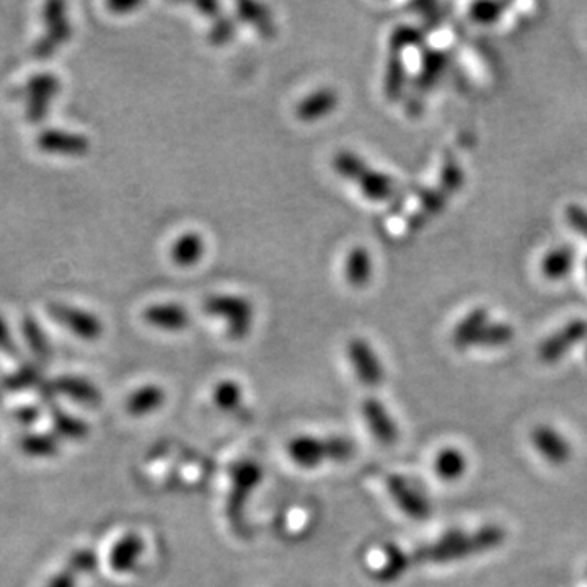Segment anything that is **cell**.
Returning a JSON list of instances; mask_svg holds the SVG:
<instances>
[{
    "instance_id": "obj_1",
    "label": "cell",
    "mask_w": 587,
    "mask_h": 587,
    "mask_svg": "<svg viewBox=\"0 0 587 587\" xmlns=\"http://www.w3.org/2000/svg\"><path fill=\"white\" fill-rule=\"evenodd\" d=\"M506 539V532L499 526H485L472 534L462 530H451L442 535L441 539L416 550L413 560L416 563H451L454 560L473 557L480 553L490 552L499 547Z\"/></svg>"
},
{
    "instance_id": "obj_2",
    "label": "cell",
    "mask_w": 587,
    "mask_h": 587,
    "mask_svg": "<svg viewBox=\"0 0 587 587\" xmlns=\"http://www.w3.org/2000/svg\"><path fill=\"white\" fill-rule=\"evenodd\" d=\"M465 183V172L455 155L442 160L441 172L436 185L424 188L418 196V206L407 219L408 232H418L429 221L439 216L449 201L457 195Z\"/></svg>"
},
{
    "instance_id": "obj_3",
    "label": "cell",
    "mask_w": 587,
    "mask_h": 587,
    "mask_svg": "<svg viewBox=\"0 0 587 587\" xmlns=\"http://www.w3.org/2000/svg\"><path fill=\"white\" fill-rule=\"evenodd\" d=\"M514 328L509 323L491 320L485 307L470 310L452 330L451 340L455 348H499L514 340Z\"/></svg>"
},
{
    "instance_id": "obj_4",
    "label": "cell",
    "mask_w": 587,
    "mask_h": 587,
    "mask_svg": "<svg viewBox=\"0 0 587 587\" xmlns=\"http://www.w3.org/2000/svg\"><path fill=\"white\" fill-rule=\"evenodd\" d=\"M336 173L346 180L354 181L362 191V195L376 203H392L397 198L398 186L389 175L374 170L359 157L349 151H341L333 159Z\"/></svg>"
},
{
    "instance_id": "obj_5",
    "label": "cell",
    "mask_w": 587,
    "mask_h": 587,
    "mask_svg": "<svg viewBox=\"0 0 587 587\" xmlns=\"http://www.w3.org/2000/svg\"><path fill=\"white\" fill-rule=\"evenodd\" d=\"M291 459L301 467H317L323 462H346L353 459L356 446L346 437L299 436L287 446Z\"/></svg>"
},
{
    "instance_id": "obj_6",
    "label": "cell",
    "mask_w": 587,
    "mask_h": 587,
    "mask_svg": "<svg viewBox=\"0 0 587 587\" xmlns=\"http://www.w3.org/2000/svg\"><path fill=\"white\" fill-rule=\"evenodd\" d=\"M263 478V468L255 460H242L230 472V491L227 498V517L235 529L245 524L248 499Z\"/></svg>"
},
{
    "instance_id": "obj_7",
    "label": "cell",
    "mask_w": 587,
    "mask_h": 587,
    "mask_svg": "<svg viewBox=\"0 0 587 587\" xmlns=\"http://www.w3.org/2000/svg\"><path fill=\"white\" fill-rule=\"evenodd\" d=\"M204 312L212 317L224 318L227 332L235 340H242L252 330L253 305L245 297L216 294L204 301Z\"/></svg>"
},
{
    "instance_id": "obj_8",
    "label": "cell",
    "mask_w": 587,
    "mask_h": 587,
    "mask_svg": "<svg viewBox=\"0 0 587 587\" xmlns=\"http://www.w3.org/2000/svg\"><path fill=\"white\" fill-rule=\"evenodd\" d=\"M46 33L35 46L36 58L48 59L56 54L62 45H66L72 35L71 22L67 18L66 5L51 2L45 7Z\"/></svg>"
},
{
    "instance_id": "obj_9",
    "label": "cell",
    "mask_w": 587,
    "mask_h": 587,
    "mask_svg": "<svg viewBox=\"0 0 587 587\" xmlns=\"http://www.w3.org/2000/svg\"><path fill=\"white\" fill-rule=\"evenodd\" d=\"M446 67L447 56L444 51L431 49L428 53L423 54L420 74L416 76L415 82L411 85L410 98H408V111H410L411 115L420 113L424 98L434 89V85L439 82L442 74L446 71Z\"/></svg>"
},
{
    "instance_id": "obj_10",
    "label": "cell",
    "mask_w": 587,
    "mask_h": 587,
    "mask_svg": "<svg viewBox=\"0 0 587 587\" xmlns=\"http://www.w3.org/2000/svg\"><path fill=\"white\" fill-rule=\"evenodd\" d=\"M387 490L403 514L411 519L424 521L431 514V503L418 486L402 477V475H390L387 478Z\"/></svg>"
},
{
    "instance_id": "obj_11",
    "label": "cell",
    "mask_w": 587,
    "mask_h": 587,
    "mask_svg": "<svg viewBox=\"0 0 587 587\" xmlns=\"http://www.w3.org/2000/svg\"><path fill=\"white\" fill-rule=\"evenodd\" d=\"M587 322L583 318H574L565 327L548 336L539 346L540 361L553 364L568 354L571 348L586 340Z\"/></svg>"
},
{
    "instance_id": "obj_12",
    "label": "cell",
    "mask_w": 587,
    "mask_h": 587,
    "mask_svg": "<svg viewBox=\"0 0 587 587\" xmlns=\"http://www.w3.org/2000/svg\"><path fill=\"white\" fill-rule=\"evenodd\" d=\"M348 358L353 364L354 372L361 380V384L371 387V389L382 385L385 379L384 366H382L376 351L366 340L354 338L349 341Z\"/></svg>"
},
{
    "instance_id": "obj_13",
    "label": "cell",
    "mask_w": 587,
    "mask_h": 587,
    "mask_svg": "<svg viewBox=\"0 0 587 587\" xmlns=\"http://www.w3.org/2000/svg\"><path fill=\"white\" fill-rule=\"evenodd\" d=\"M58 77L49 72H41L28 80L27 87V115L33 123H40L45 120L49 105L59 93Z\"/></svg>"
},
{
    "instance_id": "obj_14",
    "label": "cell",
    "mask_w": 587,
    "mask_h": 587,
    "mask_svg": "<svg viewBox=\"0 0 587 587\" xmlns=\"http://www.w3.org/2000/svg\"><path fill=\"white\" fill-rule=\"evenodd\" d=\"M49 315L56 318L64 328L71 330L74 335L80 336L87 341H95L102 336L103 325L100 318L90 314L87 310L77 309L72 305L51 304Z\"/></svg>"
},
{
    "instance_id": "obj_15",
    "label": "cell",
    "mask_w": 587,
    "mask_h": 587,
    "mask_svg": "<svg viewBox=\"0 0 587 587\" xmlns=\"http://www.w3.org/2000/svg\"><path fill=\"white\" fill-rule=\"evenodd\" d=\"M362 416L371 429L372 436L384 446H393L398 441V426L384 403L377 398H366L362 402Z\"/></svg>"
},
{
    "instance_id": "obj_16",
    "label": "cell",
    "mask_w": 587,
    "mask_h": 587,
    "mask_svg": "<svg viewBox=\"0 0 587 587\" xmlns=\"http://www.w3.org/2000/svg\"><path fill=\"white\" fill-rule=\"evenodd\" d=\"M41 151L48 154L72 155L80 157L90 151V141L82 134L69 133L61 129H46L36 139Z\"/></svg>"
},
{
    "instance_id": "obj_17",
    "label": "cell",
    "mask_w": 587,
    "mask_h": 587,
    "mask_svg": "<svg viewBox=\"0 0 587 587\" xmlns=\"http://www.w3.org/2000/svg\"><path fill=\"white\" fill-rule=\"evenodd\" d=\"M532 444L539 451L543 459L553 465H563L571 459L570 442L566 441L563 434L550 426H537L532 431Z\"/></svg>"
},
{
    "instance_id": "obj_18",
    "label": "cell",
    "mask_w": 587,
    "mask_h": 587,
    "mask_svg": "<svg viewBox=\"0 0 587 587\" xmlns=\"http://www.w3.org/2000/svg\"><path fill=\"white\" fill-rule=\"evenodd\" d=\"M144 318L152 327L165 332H181L190 325V314L178 304H155L144 310Z\"/></svg>"
},
{
    "instance_id": "obj_19",
    "label": "cell",
    "mask_w": 587,
    "mask_h": 587,
    "mask_svg": "<svg viewBox=\"0 0 587 587\" xmlns=\"http://www.w3.org/2000/svg\"><path fill=\"white\" fill-rule=\"evenodd\" d=\"M53 387L56 395H66L74 402L84 403L87 407H97L98 403L102 402L100 390L84 377H58L53 380Z\"/></svg>"
},
{
    "instance_id": "obj_20",
    "label": "cell",
    "mask_w": 587,
    "mask_h": 587,
    "mask_svg": "<svg viewBox=\"0 0 587 587\" xmlns=\"http://www.w3.org/2000/svg\"><path fill=\"white\" fill-rule=\"evenodd\" d=\"M576 265V250L571 245H558L545 253L540 263L543 278L548 281H561L568 278Z\"/></svg>"
},
{
    "instance_id": "obj_21",
    "label": "cell",
    "mask_w": 587,
    "mask_h": 587,
    "mask_svg": "<svg viewBox=\"0 0 587 587\" xmlns=\"http://www.w3.org/2000/svg\"><path fill=\"white\" fill-rule=\"evenodd\" d=\"M338 106V93L333 89H320L310 93L296 108L297 118L305 123L322 120Z\"/></svg>"
},
{
    "instance_id": "obj_22",
    "label": "cell",
    "mask_w": 587,
    "mask_h": 587,
    "mask_svg": "<svg viewBox=\"0 0 587 587\" xmlns=\"http://www.w3.org/2000/svg\"><path fill=\"white\" fill-rule=\"evenodd\" d=\"M144 540L137 534H126L123 539L115 543V547L111 548L110 552V566L116 573H128L134 570L137 561L144 553Z\"/></svg>"
},
{
    "instance_id": "obj_23",
    "label": "cell",
    "mask_w": 587,
    "mask_h": 587,
    "mask_svg": "<svg viewBox=\"0 0 587 587\" xmlns=\"http://www.w3.org/2000/svg\"><path fill=\"white\" fill-rule=\"evenodd\" d=\"M237 15H239L242 22L252 25L261 36L265 38H273L276 35V23H274L273 15L266 5L258 4V2H239L237 4Z\"/></svg>"
},
{
    "instance_id": "obj_24",
    "label": "cell",
    "mask_w": 587,
    "mask_h": 587,
    "mask_svg": "<svg viewBox=\"0 0 587 587\" xmlns=\"http://www.w3.org/2000/svg\"><path fill=\"white\" fill-rule=\"evenodd\" d=\"M165 398H167L165 390L159 385H144L128 398L126 410H128L129 415L133 416L149 415V413L159 410L164 405Z\"/></svg>"
},
{
    "instance_id": "obj_25",
    "label": "cell",
    "mask_w": 587,
    "mask_h": 587,
    "mask_svg": "<svg viewBox=\"0 0 587 587\" xmlns=\"http://www.w3.org/2000/svg\"><path fill=\"white\" fill-rule=\"evenodd\" d=\"M411 563H413V558L403 552L402 548L397 545H387L384 563L377 568L374 576L380 583H392L407 573Z\"/></svg>"
},
{
    "instance_id": "obj_26",
    "label": "cell",
    "mask_w": 587,
    "mask_h": 587,
    "mask_svg": "<svg viewBox=\"0 0 587 587\" xmlns=\"http://www.w3.org/2000/svg\"><path fill=\"white\" fill-rule=\"evenodd\" d=\"M407 84V66L403 61V53L389 51L387 69H385L384 90L385 97L390 102H397L403 97Z\"/></svg>"
},
{
    "instance_id": "obj_27",
    "label": "cell",
    "mask_w": 587,
    "mask_h": 587,
    "mask_svg": "<svg viewBox=\"0 0 587 587\" xmlns=\"http://www.w3.org/2000/svg\"><path fill=\"white\" fill-rule=\"evenodd\" d=\"M204 250L206 245L203 237L196 232H188L173 243L172 258L181 268H190L203 258Z\"/></svg>"
},
{
    "instance_id": "obj_28",
    "label": "cell",
    "mask_w": 587,
    "mask_h": 587,
    "mask_svg": "<svg viewBox=\"0 0 587 587\" xmlns=\"http://www.w3.org/2000/svg\"><path fill=\"white\" fill-rule=\"evenodd\" d=\"M346 279L354 287H364L372 278V256L364 247H356L349 252L345 266Z\"/></svg>"
},
{
    "instance_id": "obj_29",
    "label": "cell",
    "mask_w": 587,
    "mask_h": 587,
    "mask_svg": "<svg viewBox=\"0 0 587 587\" xmlns=\"http://www.w3.org/2000/svg\"><path fill=\"white\" fill-rule=\"evenodd\" d=\"M434 470H436L437 477L444 482H455V480L464 477L465 470H467V459L459 449L447 447L437 454L436 460H434Z\"/></svg>"
},
{
    "instance_id": "obj_30",
    "label": "cell",
    "mask_w": 587,
    "mask_h": 587,
    "mask_svg": "<svg viewBox=\"0 0 587 587\" xmlns=\"http://www.w3.org/2000/svg\"><path fill=\"white\" fill-rule=\"evenodd\" d=\"M426 40V35L421 28L413 25H398L390 33L389 51L392 53H403L410 48H421Z\"/></svg>"
},
{
    "instance_id": "obj_31",
    "label": "cell",
    "mask_w": 587,
    "mask_h": 587,
    "mask_svg": "<svg viewBox=\"0 0 587 587\" xmlns=\"http://www.w3.org/2000/svg\"><path fill=\"white\" fill-rule=\"evenodd\" d=\"M22 332L36 358L40 359V361H49L53 356V349L49 345L48 336L41 330L40 325L33 318H25Z\"/></svg>"
},
{
    "instance_id": "obj_32",
    "label": "cell",
    "mask_w": 587,
    "mask_h": 587,
    "mask_svg": "<svg viewBox=\"0 0 587 587\" xmlns=\"http://www.w3.org/2000/svg\"><path fill=\"white\" fill-rule=\"evenodd\" d=\"M53 424L56 433L67 437V439H84L90 433L89 424L79 420L76 416L69 415L66 411L59 410V408H54Z\"/></svg>"
},
{
    "instance_id": "obj_33",
    "label": "cell",
    "mask_w": 587,
    "mask_h": 587,
    "mask_svg": "<svg viewBox=\"0 0 587 587\" xmlns=\"http://www.w3.org/2000/svg\"><path fill=\"white\" fill-rule=\"evenodd\" d=\"M22 449L25 454L36 459H46L58 454L59 442L49 434H28L22 439Z\"/></svg>"
},
{
    "instance_id": "obj_34",
    "label": "cell",
    "mask_w": 587,
    "mask_h": 587,
    "mask_svg": "<svg viewBox=\"0 0 587 587\" xmlns=\"http://www.w3.org/2000/svg\"><path fill=\"white\" fill-rule=\"evenodd\" d=\"M242 387L235 380H222L214 389V402L224 411H232L239 408L242 403Z\"/></svg>"
},
{
    "instance_id": "obj_35",
    "label": "cell",
    "mask_w": 587,
    "mask_h": 587,
    "mask_svg": "<svg viewBox=\"0 0 587 587\" xmlns=\"http://www.w3.org/2000/svg\"><path fill=\"white\" fill-rule=\"evenodd\" d=\"M508 9V2H475L470 5L468 15L475 23L491 25V23L498 22Z\"/></svg>"
},
{
    "instance_id": "obj_36",
    "label": "cell",
    "mask_w": 587,
    "mask_h": 587,
    "mask_svg": "<svg viewBox=\"0 0 587 587\" xmlns=\"http://www.w3.org/2000/svg\"><path fill=\"white\" fill-rule=\"evenodd\" d=\"M41 372L40 367L36 366H25L22 369H18L15 374L7 377L4 380V387L7 390H25L35 387V385H41Z\"/></svg>"
},
{
    "instance_id": "obj_37",
    "label": "cell",
    "mask_w": 587,
    "mask_h": 587,
    "mask_svg": "<svg viewBox=\"0 0 587 587\" xmlns=\"http://www.w3.org/2000/svg\"><path fill=\"white\" fill-rule=\"evenodd\" d=\"M235 33H237V23L234 18L221 15L217 20H214V25L209 30V45L226 46L227 43L234 40Z\"/></svg>"
},
{
    "instance_id": "obj_38",
    "label": "cell",
    "mask_w": 587,
    "mask_h": 587,
    "mask_svg": "<svg viewBox=\"0 0 587 587\" xmlns=\"http://www.w3.org/2000/svg\"><path fill=\"white\" fill-rule=\"evenodd\" d=\"M98 565H100L98 553L89 550V548H84V550H77V552L72 553L71 558L67 561V570H71L77 576H82V574L93 573V571L97 570Z\"/></svg>"
},
{
    "instance_id": "obj_39",
    "label": "cell",
    "mask_w": 587,
    "mask_h": 587,
    "mask_svg": "<svg viewBox=\"0 0 587 587\" xmlns=\"http://www.w3.org/2000/svg\"><path fill=\"white\" fill-rule=\"evenodd\" d=\"M565 221L576 234L587 239V209L581 204L571 203L565 208Z\"/></svg>"
},
{
    "instance_id": "obj_40",
    "label": "cell",
    "mask_w": 587,
    "mask_h": 587,
    "mask_svg": "<svg viewBox=\"0 0 587 587\" xmlns=\"http://www.w3.org/2000/svg\"><path fill=\"white\" fill-rule=\"evenodd\" d=\"M0 349H2L5 354L14 356V358H17L18 356L17 345H15L14 340H12L9 327H7V323L4 322V318L2 317H0Z\"/></svg>"
},
{
    "instance_id": "obj_41",
    "label": "cell",
    "mask_w": 587,
    "mask_h": 587,
    "mask_svg": "<svg viewBox=\"0 0 587 587\" xmlns=\"http://www.w3.org/2000/svg\"><path fill=\"white\" fill-rule=\"evenodd\" d=\"M77 579H79V576L76 573L64 568V570L59 571V573L54 574L53 578L49 579L46 587H77Z\"/></svg>"
},
{
    "instance_id": "obj_42",
    "label": "cell",
    "mask_w": 587,
    "mask_h": 587,
    "mask_svg": "<svg viewBox=\"0 0 587 587\" xmlns=\"http://www.w3.org/2000/svg\"><path fill=\"white\" fill-rule=\"evenodd\" d=\"M195 7L199 10V14H203L206 18H211V20H217L221 15H224L221 12V5L217 4V2H211V0L196 2Z\"/></svg>"
},
{
    "instance_id": "obj_43",
    "label": "cell",
    "mask_w": 587,
    "mask_h": 587,
    "mask_svg": "<svg viewBox=\"0 0 587 587\" xmlns=\"http://www.w3.org/2000/svg\"><path fill=\"white\" fill-rule=\"evenodd\" d=\"M141 5V2H133V0H118V2H110L108 9L113 10L116 14H126V12L139 9Z\"/></svg>"
},
{
    "instance_id": "obj_44",
    "label": "cell",
    "mask_w": 587,
    "mask_h": 587,
    "mask_svg": "<svg viewBox=\"0 0 587 587\" xmlns=\"http://www.w3.org/2000/svg\"><path fill=\"white\" fill-rule=\"evenodd\" d=\"M17 418L22 423L31 424L38 418V410L35 407L23 408V410L18 411Z\"/></svg>"
},
{
    "instance_id": "obj_45",
    "label": "cell",
    "mask_w": 587,
    "mask_h": 587,
    "mask_svg": "<svg viewBox=\"0 0 587 587\" xmlns=\"http://www.w3.org/2000/svg\"><path fill=\"white\" fill-rule=\"evenodd\" d=\"M584 270H586V276H587V260L584 261Z\"/></svg>"
}]
</instances>
